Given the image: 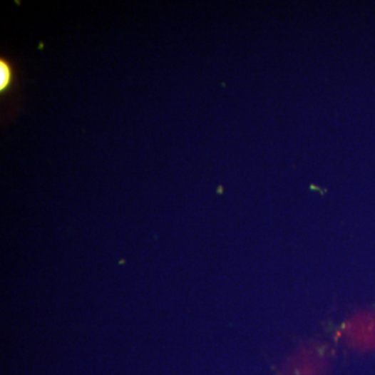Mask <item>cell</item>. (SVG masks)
<instances>
[{
  "mask_svg": "<svg viewBox=\"0 0 375 375\" xmlns=\"http://www.w3.org/2000/svg\"><path fill=\"white\" fill-rule=\"evenodd\" d=\"M11 78H12V72H11L10 67L6 62L1 61L0 62V89L1 91L8 87Z\"/></svg>",
  "mask_w": 375,
  "mask_h": 375,
  "instance_id": "1",
  "label": "cell"
}]
</instances>
